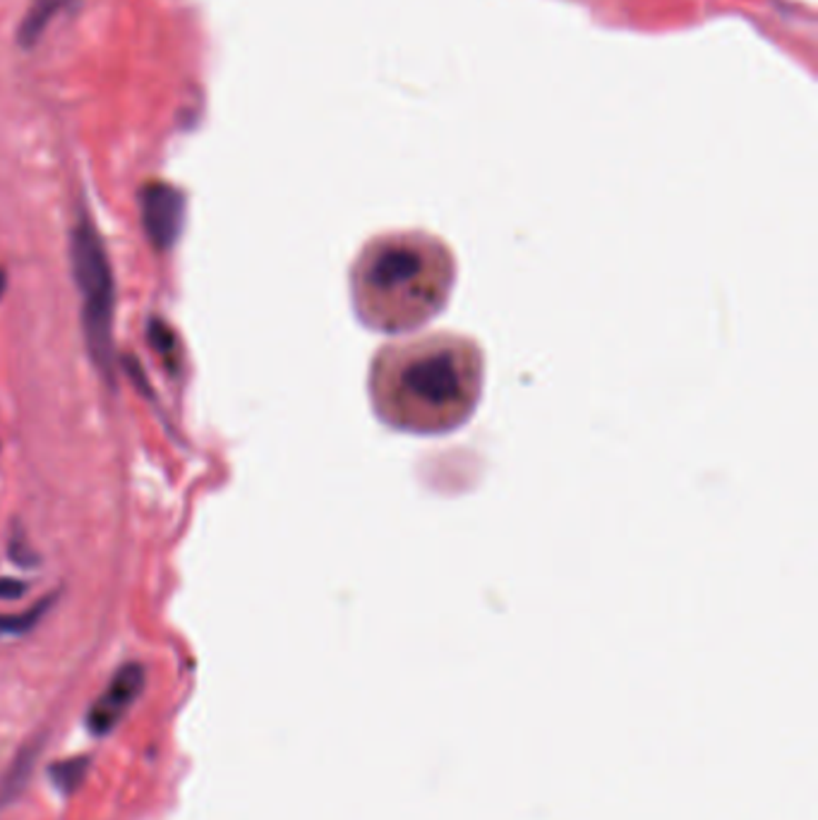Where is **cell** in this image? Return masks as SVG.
I'll return each mask as SVG.
<instances>
[{
  "instance_id": "5",
  "label": "cell",
  "mask_w": 818,
  "mask_h": 820,
  "mask_svg": "<svg viewBox=\"0 0 818 820\" xmlns=\"http://www.w3.org/2000/svg\"><path fill=\"white\" fill-rule=\"evenodd\" d=\"M144 667L138 662H128L120 667L109 681V687L97 698L87 712V727L92 734H109L111 729L123 720L130 706L138 701L144 689Z\"/></svg>"
},
{
  "instance_id": "10",
  "label": "cell",
  "mask_w": 818,
  "mask_h": 820,
  "mask_svg": "<svg viewBox=\"0 0 818 820\" xmlns=\"http://www.w3.org/2000/svg\"><path fill=\"white\" fill-rule=\"evenodd\" d=\"M27 592V586L14 579H0V600H18Z\"/></svg>"
},
{
  "instance_id": "11",
  "label": "cell",
  "mask_w": 818,
  "mask_h": 820,
  "mask_svg": "<svg viewBox=\"0 0 818 820\" xmlns=\"http://www.w3.org/2000/svg\"><path fill=\"white\" fill-rule=\"evenodd\" d=\"M3 281H6V279H3V273H0V291H3Z\"/></svg>"
},
{
  "instance_id": "6",
  "label": "cell",
  "mask_w": 818,
  "mask_h": 820,
  "mask_svg": "<svg viewBox=\"0 0 818 820\" xmlns=\"http://www.w3.org/2000/svg\"><path fill=\"white\" fill-rule=\"evenodd\" d=\"M68 3L70 0H32V6H29L24 14V22L20 27V41L27 46L39 41L43 29L49 27V22L58 14V10L66 8Z\"/></svg>"
},
{
  "instance_id": "1",
  "label": "cell",
  "mask_w": 818,
  "mask_h": 820,
  "mask_svg": "<svg viewBox=\"0 0 818 820\" xmlns=\"http://www.w3.org/2000/svg\"><path fill=\"white\" fill-rule=\"evenodd\" d=\"M485 387V356L461 333L385 343L375 353L368 393L375 416L387 428L435 437L471 420Z\"/></svg>"
},
{
  "instance_id": "8",
  "label": "cell",
  "mask_w": 818,
  "mask_h": 820,
  "mask_svg": "<svg viewBox=\"0 0 818 820\" xmlns=\"http://www.w3.org/2000/svg\"><path fill=\"white\" fill-rule=\"evenodd\" d=\"M87 768H89L87 758H70V761L56 763L51 768V778H53L58 789H63V792H72V789H78L80 782L84 780Z\"/></svg>"
},
{
  "instance_id": "3",
  "label": "cell",
  "mask_w": 818,
  "mask_h": 820,
  "mask_svg": "<svg viewBox=\"0 0 818 820\" xmlns=\"http://www.w3.org/2000/svg\"><path fill=\"white\" fill-rule=\"evenodd\" d=\"M72 277L82 296V327L84 341L94 364L106 379L113 377L116 346H113V312H116V281L109 252L94 223L82 217L70 238Z\"/></svg>"
},
{
  "instance_id": "4",
  "label": "cell",
  "mask_w": 818,
  "mask_h": 820,
  "mask_svg": "<svg viewBox=\"0 0 818 820\" xmlns=\"http://www.w3.org/2000/svg\"><path fill=\"white\" fill-rule=\"evenodd\" d=\"M142 226L151 246L171 250L183 231L186 200L169 182H149L140 192Z\"/></svg>"
},
{
  "instance_id": "2",
  "label": "cell",
  "mask_w": 818,
  "mask_h": 820,
  "mask_svg": "<svg viewBox=\"0 0 818 820\" xmlns=\"http://www.w3.org/2000/svg\"><path fill=\"white\" fill-rule=\"evenodd\" d=\"M457 257L428 231H389L370 238L351 267L358 319L370 331L408 333L449 306Z\"/></svg>"
},
{
  "instance_id": "7",
  "label": "cell",
  "mask_w": 818,
  "mask_h": 820,
  "mask_svg": "<svg viewBox=\"0 0 818 820\" xmlns=\"http://www.w3.org/2000/svg\"><path fill=\"white\" fill-rule=\"evenodd\" d=\"M149 346L154 348L157 356L161 358V362L169 368L171 372H178L180 368V348H178V339L173 329L161 322V319H151L149 322Z\"/></svg>"
},
{
  "instance_id": "9",
  "label": "cell",
  "mask_w": 818,
  "mask_h": 820,
  "mask_svg": "<svg viewBox=\"0 0 818 820\" xmlns=\"http://www.w3.org/2000/svg\"><path fill=\"white\" fill-rule=\"evenodd\" d=\"M49 610V600L41 602L32 610H27L22 614H10V617H0V636H20L27 633L32 627H37V621L43 617V612Z\"/></svg>"
}]
</instances>
